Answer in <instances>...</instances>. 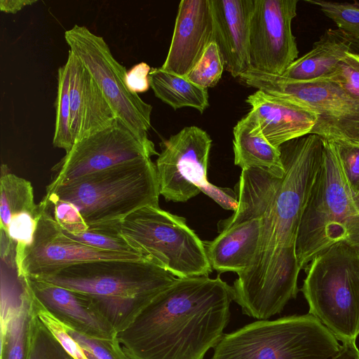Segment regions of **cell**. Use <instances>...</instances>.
I'll list each match as a JSON object with an SVG mask.
<instances>
[{
	"label": "cell",
	"instance_id": "cell-12",
	"mask_svg": "<svg viewBox=\"0 0 359 359\" xmlns=\"http://www.w3.org/2000/svg\"><path fill=\"white\" fill-rule=\"evenodd\" d=\"M158 154L152 141L139 137L117 118L107 128L73 145L52 168L55 175L46 190L117 165Z\"/></svg>",
	"mask_w": 359,
	"mask_h": 359
},
{
	"label": "cell",
	"instance_id": "cell-21",
	"mask_svg": "<svg viewBox=\"0 0 359 359\" xmlns=\"http://www.w3.org/2000/svg\"><path fill=\"white\" fill-rule=\"evenodd\" d=\"M33 311L26 278L1 277V359L26 358Z\"/></svg>",
	"mask_w": 359,
	"mask_h": 359
},
{
	"label": "cell",
	"instance_id": "cell-28",
	"mask_svg": "<svg viewBox=\"0 0 359 359\" xmlns=\"http://www.w3.org/2000/svg\"><path fill=\"white\" fill-rule=\"evenodd\" d=\"M318 6L353 44L359 45V2H337L323 0H306Z\"/></svg>",
	"mask_w": 359,
	"mask_h": 359
},
{
	"label": "cell",
	"instance_id": "cell-32",
	"mask_svg": "<svg viewBox=\"0 0 359 359\" xmlns=\"http://www.w3.org/2000/svg\"><path fill=\"white\" fill-rule=\"evenodd\" d=\"M62 324L88 359H130L117 337L111 339L93 338Z\"/></svg>",
	"mask_w": 359,
	"mask_h": 359
},
{
	"label": "cell",
	"instance_id": "cell-10",
	"mask_svg": "<svg viewBox=\"0 0 359 359\" xmlns=\"http://www.w3.org/2000/svg\"><path fill=\"white\" fill-rule=\"evenodd\" d=\"M212 140L206 131L187 126L160 143L156 161L160 195L173 202H186L203 192L226 210H236V198L208 181Z\"/></svg>",
	"mask_w": 359,
	"mask_h": 359
},
{
	"label": "cell",
	"instance_id": "cell-29",
	"mask_svg": "<svg viewBox=\"0 0 359 359\" xmlns=\"http://www.w3.org/2000/svg\"><path fill=\"white\" fill-rule=\"evenodd\" d=\"M63 232L69 238L94 248L123 254L136 255L143 258L108 224L89 226L87 231L79 234H71L64 231Z\"/></svg>",
	"mask_w": 359,
	"mask_h": 359
},
{
	"label": "cell",
	"instance_id": "cell-30",
	"mask_svg": "<svg viewBox=\"0 0 359 359\" xmlns=\"http://www.w3.org/2000/svg\"><path fill=\"white\" fill-rule=\"evenodd\" d=\"M224 69V61L222 55L217 44L212 41L185 77L196 86L208 89L217 84Z\"/></svg>",
	"mask_w": 359,
	"mask_h": 359
},
{
	"label": "cell",
	"instance_id": "cell-2",
	"mask_svg": "<svg viewBox=\"0 0 359 359\" xmlns=\"http://www.w3.org/2000/svg\"><path fill=\"white\" fill-rule=\"evenodd\" d=\"M232 301L219 276L177 278L117 339L130 359H204L224 334Z\"/></svg>",
	"mask_w": 359,
	"mask_h": 359
},
{
	"label": "cell",
	"instance_id": "cell-7",
	"mask_svg": "<svg viewBox=\"0 0 359 359\" xmlns=\"http://www.w3.org/2000/svg\"><path fill=\"white\" fill-rule=\"evenodd\" d=\"M108 224L144 259L176 278L208 276L212 271L203 241L182 217L147 206Z\"/></svg>",
	"mask_w": 359,
	"mask_h": 359
},
{
	"label": "cell",
	"instance_id": "cell-13",
	"mask_svg": "<svg viewBox=\"0 0 359 359\" xmlns=\"http://www.w3.org/2000/svg\"><path fill=\"white\" fill-rule=\"evenodd\" d=\"M298 0H254L250 28V69L282 76L297 58L292 22Z\"/></svg>",
	"mask_w": 359,
	"mask_h": 359
},
{
	"label": "cell",
	"instance_id": "cell-34",
	"mask_svg": "<svg viewBox=\"0 0 359 359\" xmlns=\"http://www.w3.org/2000/svg\"><path fill=\"white\" fill-rule=\"evenodd\" d=\"M346 182L353 195L359 194V144L332 141Z\"/></svg>",
	"mask_w": 359,
	"mask_h": 359
},
{
	"label": "cell",
	"instance_id": "cell-3",
	"mask_svg": "<svg viewBox=\"0 0 359 359\" xmlns=\"http://www.w3.org/2000/svg\"><path fill=\"white\" fill-rule=\"evenodd\" d=\"M27 277L89 296L117 333L177 278L146 259L93 260Z\"/></svg>",
	"mask_w": 359,
	"mask_h": 359
},
{
	"label": "cell",
	"instance_id": "cell-37",
	"mask_svg": "<svg viewBox=\"0 0 359 359\" xmlns=\"http://www.w3.org/2000/svg\"><path fill=\"white\" fill-rule=\"evenodd\" d=\"M150 72L151 67L144 62L129 69L125 76V82L129 90L137 94L147 91L150 87Z\"/></svg>",
	"mask_w": 359,
	"mask_h": 359
},
{
	"label": "cell",
	"instance_id": "cell-20",
	"mask_svg": "<svg viewBox=\"0 0 359 359\" xmlns=\"http://www.w3.org/2000/svg\"><path fill=\"white\" fill-rule=\"evenodd\" d=\"M246 102L251 106L266 139L276 147L311 133L318 115L294 102L257 90Z\"/></svg>",
	"mask_w": 359,
	"mask_h": 359
},
{
	"label": "cell",
	"instance_id": "cell-31",
	"mask_svg": "<svg viewBox=\"0 0 359 359\" xmlns=\"http://www.w3.org/2000/svg\"><path fill=\"white\" fill-rule=\"evenodd\" d=\"M41 209L37 212H22L13 215L6 231H1L15 245V264L19 263L24 250L33 242Z\"/></svg>",
	"mask_w": 359,
	"mask_h": 359
},
{
	"label": "cell",
	"instance_id": "cell-40",
	"mask_svg": "<svg viewBox=\"0 0 359 359\" xmlns=\"http://www.w3.org/2000/svg\"><path fill=\"white\" fill-rule=\"evenodd\" d=\"M331 359H359V349L355 342L343 343L339 353Z\"/></svg>",
	"mask_w": 359,
	"mask_h": 359
},
{
	"label": "cell",
	"instance_id": "cell-25",
	"mask_svg": "<svg viewBox=\"0 0 359 359\" xmlns=\"http://www.w3.org/2000/svg\"><path fill=\"white\" fill-rule=\"evenodd\" d=\"M1 170V231H6L13 215L22 212H37L39 207L34 202L30 182L10 172L6 165L2 164Z\"/></svg>",
	"mask_w": 359,
	"mask_h": 359
},
{
	"label": "cell",
	"instance_id": "cell-14",
	"mask_svg": "<svg viewBox=\"0 0 359 359\" xmlns=\"http://www.w3.org/2000/svg\"><path fill=\"white\" fill-rule=\"evenodd\" d=\"M41 209L32 243L25 248L16 265L20 277L36 276L69 265L93 260L144 259L136 255L105 251L67 236L49 211Z\"/></svg>",
	"mask_w": 359,
	"mask_h": 359
},
{
	"label": "cell",
	"instance_id": "cell-41",
	"mask_svg": "<svg viewBox=\"0 0 359 359\" xmlns=\"http://www.w3.org/2000/svg\"><path fill=\"white\" fill-rule=\"evenodd\" d=\"M352 212H353L355 213H359V194H358L356 195H353Z\"/></svg>",
	"mask_w": 359,
	"mask_h": 359
},
{
	"label": "cell",
	"instance_id": "cell-16",
	"mask_svg": "<svg viewBox=\"0 0 359 359\" xmlns=\"http://www.w3.org/2000/svg\"><path fill=\"white\" fill-rule=\"evenodd\" d=\"M214 41L210 0H182L166 59L165 72L186 76Z\"/></svg>",
	"mask_w": 359,
	"mask_h": 359
},
{
	"label": "cell",
	"instance_id": "cell-35",
	"mask_svg": "<svg viewBox=\"0 0 359 359\" xmlns=\"http://www.w3.org/2000/svg\"><path fill=\"white\" fill-rule=\"evenodd\" d=\"M327 79L335 81L351 97L359 100V53H348Z\"/></svg>",
	"mask_w": 359,
	"mask_h": 359
},
{
	"label": "cell",
	"instance_id": "cell-23",
	"mask_svg": "<svg viewBox=\"0 0 359 359\" xmlns=\"http://www.w3.org/2000/svg\"><path fill=\"white\" fill-rule=\"evenodd\" d=\"M234 163L246 169L261 168L282 177L284 168L279 147L273 146L264 136L259 122L250 111L233 130Z\"/></svg>",
	"mask_w": 359,
	"mask_h": 359
},
{
	"label": "cell",
	"instance_id": "cell-15",
	"mask_svg": "<svg viewBox=\"0 0 359 359\" xmlns=\"http://www.w3.org/2000/svg\"><path fill=\"white\" fill-rule=\"evenodd\" d=\"M262 217L238 205L229 218L218 223L219 235L203 241L212 269L219 273L245 271L252 264L258 249Z\"/></svg>",
	"mask_w": 359,
	"mask_h": 359
},
{
	"label": "cell",
	"instance_id": "cell-5",
	"mask_svg": "<svg viewBox=\"0 0 359 359\" xmlns=\"http://www.w3.org/2000/svg\"><path fill=\"white\" fill-rule=\"evenodd\" d=\"M301 288L316 318L343 343L359 335V249L338 241L314 257L304 269Z\"/></svg>",
	"mask_w": 359,
	"mask_h": 359
},
{
	"label": "cell",
	"instance_id": "cell-6",
	"mask_svg": "<svg viewBox=\"0 0 359 359\" xmlns=\"http://www.w3.org/2000/svg\"><path fill=\"white\" fill-rule=\"evenodd\" d=\"M341 346L308 313L259 320L224 334L211 359H331Z\"/></svg>",
	"mask_w": 359,
	"mask_h": 359
},
{
	"label": "cell",
	"instance_id": "cell-42",
	"mask_svg": "<svg viewBox=\"0 0 359 359\" xmlns=\"http://www.w3.org/2000/svg\"><path fill=\"white\" fill-rule=\"evenodd\" d=\"M358 48H359V45H358Z\"/></svg>",
	"mask_w": 359,
	"mask_h": 359
},
{
	"label": "cell",
	"instance_id": "cell-19",
	"mask_svg": "<svg viewBox=\"0 0 359 359\" xmlns=\"http://www.w3.org/2000/svg\"><path fill=\"white\" fill-rule=\"evenodd\" d=\"M214 41L224 61V69L240 77L250 69V28L254 0H210Z\"/></svg>",
	"mask_w": 359,
	"mask_h": 359
},
{
	"label": "cell",
	"instance_id": "cell-36",
	"mask_svg": "<svg viewBox=\"0 0 359 359\" xmlns=\"http://www.w3.org/2000/svg\"><path fill=\"white\" fill-rule=\"evenodd\" d=\"M36 313L41 321L60 341L74 359H88L79 344L67 332L63 324L53 317L32 294Z\"/></svg>",
	"mask_w": 359,
	"mask_h": 359
},
{
	"label": "cell",
	"instance_id": "cell-27",
	"mask_svg": "<svg viewBox=\"0 0 359 359\" xmlns=\"http://www.w3.org/2000/svg\"><path fill=\"white\" fill-rule=\"evenodd\" d=\"M69 81L70 71L68 65L65 63L57 70L56 116L53 144L55 147L63 149L66 153L69 151L74 145L69 128Z\"/></svg>",
	"mask_w": 359,
	"mask_h": 359
},
{
	"label": "cell",
	"instance_id": "cell-9",
	"mask_svg": "<svg viewBox=\"0 0 359 359\" xmlns=\"http://www.w3.org/2000/svg\"><path fill=\"white\" fill-rule=\"evenodd\" d=\"M323 139V138H322ZM323 161L304 210L296 244L300 269L339 241L352 212V197L333 142L323 139Z\"/></svg>",
	"mask_w": 359,
	"mask_h": 359
},
{
	"label": "cell",
	"instance_id": "cell-1",
	"mask_svg": "<svg viewBox=\"0 0 359 359\" xmlns=\"http://www.w3.org/2000/svg\"><path fill=\"white\" fill-rule=\"evenodd\" d=\"M284 173L256 168L262 217L250 266L234 281V301L245 315L268 320L296 297L300 271L296 244L301 218L323 161V139L309 134L279 147Z\"/></svg>",
	"mask_w": 359,
	"mask_h": 359
},
{
	"label": "cell",
	"instance_id": "cell-38",
	"mask_svg": "<svg viewBox=\"0 0 359 359\" xmlns=\"http://www.w3.org/2000/svg\"><path fill=\"white\" fill-rule=\"evenodd\" d=\"M344 241L359 249V213L352 212L340 233L339 241Z\"/></svg>",
	"mask_w": 359,
	"mask_h": 359
},
{
	"label": "cell",
	"instance_id": "cell-22",
	"mask_svg": "<svg viewBox=\"0 0 359 359\" xmlns=\"http://www.w3.org/2000/svg\"><path fill=\"white\" fill-rule=\"evenodd\" d=\"M353 43L338 29H328L311 50L298 57L281 76L299 81L327 78L351 50Z\"/></svg>",
	"mask_w": 359,
	"mask_h": 359
},
{
	"label": "cell",
	"instance_id": "cell-24",
	"mask_svg": "<svg viewBox=\"0 0 359 359\" xmlns=\"http://www.w3.org/2000/svg\"><path fill=\"white\" fill-rule=\"evenodd\" d=\"M149 79L156 97L174 109L191 107L202 114L209 107L208 89L196 86L184 76L159 67L151 69Z\"/></svg>",
	"mask_w": 359,
	"mask_h": 359
},
{
	"label": "cell",
	"instance_id": "cell-39",
	"mask_svg": "<svg viewBox=\"0 0 359 359\" xmlns=\"http://www.w3.org/2000/svg\"><path fill=\"white\" fill-rule=\"evenodd\" d=\"M36 2V0H1L0 10L8 13H16L24 7Z\"/></svg>",
	"mask_w": 359,
	"mask_h": 359
},
{
	"label": "cell",
	"instance_id": "cell-8",
	"mask_svg": "<svg viewBox=\"0 0 359 359\" xmlns=\"http://www.w3.org/2000/svg\"><path fill=\"white\" fill-rule=\"evenodd\" d=\"M248 86L302 105L318 115L310 134L359 144V100L327 79L299 81L248 69L239 77Z\"/></svg>",
	"mask_w": 359,
	"mask_h": 359
},
{
	"label": "cell",
	"instance_id": "cell-26",
	"mask_svg": "<svg viewBox=\"0 0 359 359\" xmlns=\"http://www.w3.org/2000/svg\"><path fill=\"white\" fill-rule=\"evenodd\" d=\"M25 359H74L39 318L34 306L30 320Z\"/></svg>",
	"mask_w": 359,
	"mask_h": 359
},
{
	"label": "cell",
	"instance_id": "cell-18",
	"mask_svg": "<svg viewBox=\"0 0 359 359\" xmlns=\"http://www.w3.org/2000/svg\"><path fill=\"white\" fill-rule=\"evenodd\" d=\"M69 128L74 144L104 130L116 116L88 71L69 50Z\"/></svg>",
	"mask_w": 359,
	"mask_h": 359
},
{
	"label": "cell",
	"instance_id": "cell-17",
	"mask_svg": "<svg viewBox=\"0 0 359 359\" xmlns=\"http://www.w3.org/2000/svg\"><path fill=\"white\" fill-rule=\"evenodd\" d=\"M36 299L55 318L87 336L111 339L117 332L89 296L59 285L27 277Z\"/></svg>",
	"mask_w": 359,
	"mask_h": 359
},
{
	"label": "cell",
	"instance_id": "cell-33",
	"mask_svg": "<svg viewBox=\"0 0 359 359\" xmlns=\"http://www.w3.org/2000/svg\"><path fill=\"white\" fill-rule=\"evenodd\" d=\"M40 203L65 232L79 234L88 229V225L74 204L46 196Z\"/></svg>",
	"mask_w": 359,
	"mask_h": 359
},
{
	"label": "cell",
	"instance_id": "cell-11",
	"mask_svg": "<svg viewBox=\"0 0 359 359\" xmlns=\"http://www.w3.org/2000/svg\"><path fill=\"white\" fill-rule=\"evenodd\" d=\"M69 50L93 78L114 112L135 135L149 139L152 106L126 86V69L113 56L104 39L85 26L75 25L65 32Z\"/></svg>",
	"mask_w": 359,
	"mask_h": 359
},
{
	"label": "cell",
	"instance_id": "cell-4",
	"mask_svg": "<svg viewBox=\"0 0 359 359\" xmlns=\"http://www.w3.org/2000/svg\"><path fill=\"white\" fill-rule=\"evenodd\" d=\"M46 196L74 204L88 226L118 222L147 206L159 207L156 165L138 159L46 191Z\"/></svg>",
	"mask_w": 359,
	"mask_h": 359
}]
</instances>
